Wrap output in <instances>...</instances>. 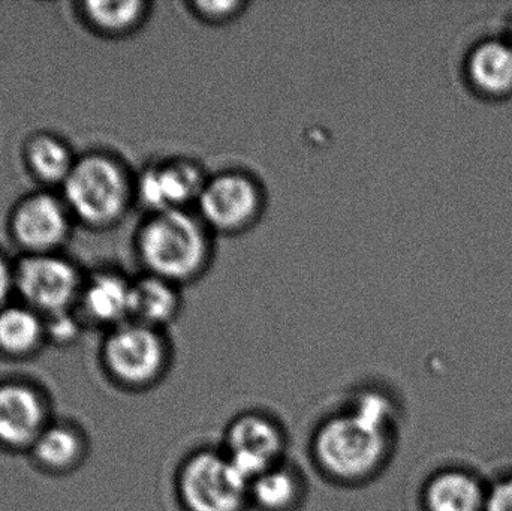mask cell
Segmentation results:
<instances>
[{
    "instance_id": "1",
    "label": "cell",
    "mask_w": 512,
    "mask_h": 511,
    "mask_svg": "<svg viewBox=\"0 0 512 511\" xmlns=\"http://www.w3.org/2000/svg\"><path fill=\"white\" fill-rule=\"evenodd\" d=\"M399 419V404L390 393L361 390L316 426L310 440L316 470L346 488L372 482L396 452Z\"/></svg>"
},
{
    "instance_id": "2",
    "label": "cell",
    "mask_w": 512,
    "mask_h": 511,
    "mask_svg": "<svg viewBox=\"0 0 512 511\" xmlns=\"http://www.w3.org/2000/svg\"><path fill=\"white\" fill-rule=\"evenodd\" d=\"M212 234L192 210L150 213L138 233V255L149 275L182 287L209 269Z\"/></svg>"
},
{
    "instance_id": "3",
    "label": "cell",
    "mask_w": 512,
    "mask_h": 511,
    "mask_svg": "<svg viewBox=\"0 0 512 511\" xmlns=\"http://www.w3.org/2000/svg\"><path fill=\"white\" fill-rule=\"evenodd\" d=\"M183 511H248L249 480L221 447H201L180 462L174 479Z\"/></svg>"
},
{
    "instance_id": "4",
    "label": "cell",
    "mask_w": 512,
    "mask_h": 511,
    "mask_svg": "<svg viewBox=\"0 0 512 511\" xmlns=\"http://www.w3.org/2000/svg\"><path fill=\"white\" fill-rule=\"evenodd\" d=\"M108 371L123 386L147 390L167 378L173 347L164 330L137 321L116 327L104 350Z\"/></svg>"
},
{
    "instance_id": "5",
    "label": "cell",
    "mask_w": 512,
    "mask_h": 511,
    "mask_svg": "<svg viewBox=\"0 0 512 511\" xmlns=\"http://www.w3.org/2000/svg\"><path fill=\"white\" fill-rule=\"evenodd\" d=\"M66 198L84 221L111 224L125 213L132 189L126 171L107 156H89L65 180Z\"/></svg>"
},
{
    "instance_id": "6",
    "label": "cell",
    "mask_w": 512,
    "mask_h": 511,
    "mask_svg": "<svg viewBox=\"0 0 512 511\" xmlns=\"http://www.w3.org/2000/svg\"><path fill=\"white\" fill-rule=\"evenodd\" d=\"M197 213L212 233H245L265 209V192L252 174L224 170L207 177L198 198Z\"/></svg>"
},
{
    "instance_id": "7",
    "label": "cell",
    "mask_w": 512,
    "mask_h": 511,
    "mask_svg": "<svg viewBox=\"0 0 512 511\" xmlns=\"http://www.w3.org/2000/svg\"><path fill=\"white\" fill-rule=\"evenodd\" d=\"M221 449L251 482L288 459V434L282 422L271 414L243 411L228 423Z\"/></svg>"
},
{
    "instance_id": "8",
    "label": "cell",
    "mask_w": 512,
    "mask_h": 511,
    "mask_svg": "<svg viewBox=\"0 0 512 511\" xmlns=\"http://www.w3.org/2000/svg\"><path fill=\"white\" fill-rule=\"evenodd\" d=\"M207 174L185 156L161 159L140 174L135 186L138 201L150 213L191 210L206 185Z\"/></svg>"
},
{
    "instance_id": "9",
    "label": "cell",
    "mask_w": 512,
    "mask_h": 511,
    "mask_svg": "<svg viewBox=\"0 0 512 511\" xmlns=\"http://www.w3.org/2000/svg\"><path fill=\"white\" fill-rule=\"evenodd\" d=\"M489 479L468 465H445L433 471L420 491L421 511H484Z\"/></svg>"
},
{
    "instance_id": "10",
    "label": "cell",
    "mask_w": 512,
    "mask_h": 511,
    "mask_svg": "<svg viewBox=\"0 0 512 511\" xmlns=\"http://www.w3.org/2000/svg\"><path fill=\"white\" fill-rule=\"evenodd\" d=\"M18 285L27 300L50 312L65 309L78 287L74 267L59 258L36 257L24 261Z\"/></svg>"
},
{
    "instance_id": "11",
    "label": "cell",
    "mask_w": 512,
    "mask_h": 511,
    "mask_svg": "<svg viewBox=\"0 0 512 511\" xmlns=\"http://www.w3.org/2000/svg\"><path fill=\"white\" fill-rule=\"evenodd\" d=\"M307 492L303 471L286 459L249 482V506L255 511H300Z\"/></svg>"
},
{
    "instance_id": "12",
    "label": "cell",
    "mask_w": 512,
    "mask_h": 511,
    "mask_svg": "<svg viewBox=\"0 0 512 511\" xmlns=\"http://www.w3.org/2000/svg\"><path fill=\"white\" fill-rule=\"evenodd\" d=\"M44 408L35 392L24 386L0 387V441L24 446L42 434Z\"/></svg>"
},
{
    "instance_id": "13",
    "label": "cell",
    "mask_w": 512,
    "mask_h": 511,
    "mask_svg": "<svg viewBox=\"0 0 512 511\" xmlns=\"http://www.w3.org/2000/svg\"><path fill=\"white\" fill-rule=\"evenodd\" d=\"M14 228L23 245L32 249H48L65 237L68 221L56 200L39 195L18 209Z\"/></svg>"
},
{
    "instance_id": "14",
    "label": "cell",
    "mask_w": 512,
    "mask_h": 511,
    "mask_svg": "<svg viewBox=\"0 0 512 511\" xmlns=\"http://www.w3.org/2000/svg\"><path fill=\"white\" fill-rule=\"evenodd\" d=\"M182 311L179 285L147 273L132 282L131 321L164 330Z\"/></svg>"
},
{
    "instance_id": "15",
    "label": "cell",
    "mask_w": 512,
    "mask_h": 511,
    "mask_svg": "<svg viewBox=\"0 0 512 511\" xmlns=\"http://www.w3.org/2000/svg\"><path fill=\"white\" fill-rule=\"evenodd\" d=\"M469 77L478 90L490 96L512 92V45L484 42L469 59Z\"/></svg>"
},
{
    "instance_id": "16",
    "label": "cell",
    "mask_w": 512,
    "mask_h": 511,
    "mask_svg": "<svg viewBox=\"0 0 512 511\" xmlns=\"http://www.w3.org/2000/svg\"><path fill=\"white\" fill-rule=\"evenodd\" d=\"M132 284L122 276L105 273L87 288L86 308L92 317L104 323L131 321Z\"/></svg>"
},
{
    "instance_id": "17",
    "label": "cell",
    "mask_w": 512,
    "mask_h": 511,
    "mask_svg": "<svg viewBox=\"0 0 512 511\" xmlns=\"http://www.w3.org/2000/svg\"><path fill=\"white\" fill-rule=\"evenodd\" d=\"M86 8L90 20L105 32L128 33L146 21L150 5L141 0H129V2H89Z\"/></svg>"
},
{
    "instance_id": "18",
    "label": "cell",
    "mask_w": 512,
    "mask_h": 511,
    "mask_svg": "<svg viewBox=\"0 0 512 511\" xmlns=\"http://www.w3.org/2000/svg\"><path fill=\"white\" fill-rule=\"evenodd\" d=\"M41 336V324L26 309H6L0 314V345L5 350L23 353L30 350Z\"/></svg>"
},
{
    "instance_id": "19",
    "label": "cell",
    "mask_w": 512,
    "mask_h": 511,
    "mask_svg": "<svg viewBox=\"0 0 512 511\" xmlns=\"http://www.w3.org/2000/svg\"><path fill=\"white\" fill-rule=\"evenodd\" d=\"M29 161L33 170L42 179L56 182L65 179L72 171L71 155L60 141L50 137H41L33 141L29 150Z\"/></svg>"
},
{
    "instance_id": "20",
    "label": "cell",
    "mask_w": 512,
    "mask_h": 511,
    "mask_svg": "<svg viewBox=\"0 0 512 511\" xmlns=\"http://www.w3.org/2000/svg\"><path fill=\"white\" fill-rule=\"evenodd\" d=\"M35 452L48 467H68L80 453V441L68 429H48L35 441Z\"/></svg>"
},
{
    "instance_id": "21",
    "label": "cell",
    "mask_w": 512,
    "mask_h": 511,
    "mask_svg": "<svg viewBox=\"0 0 512 511\" xmlns=\"http://www.w3.org/2000/svg\"><path fill=\"white\" fill-rule=\"evenodd\" d=\"M189 12L198 20L209 24H224L243 14L248 3L239 0H222V2H189Z\"/></svg>"
},
{
    "instance_id": "22",
    "label": "cell",
    "mask_w": 512,
    "mask_h": 511,
    "mask_svg": "<svg viewBox=\"0 0 512 511\" xmlns=\"http://www.w3.org/2000/svg\"><path fill=\"white\" fill-rule=\"evenodd\" d=\"M484 511H512V468L489 479Z\"/></svg>"
},
{
    "instance_id": "23",
    "label": "cell",
    "mask_w": 512,
    "mask_h": 511,
    "mask_svg": "<svg viewBox=\"0 0 512 511\" xmlns=\"http://www.w3.org/2000/svg\"><path fill=\"white\" fill-rule=\"evenodd\" d=\"M9 288H11V275L6 264L0 260V303L8 296Z\"/></svg>"
},
{
    "instance_id": "24",
    "label": "cell",
    "mask_w": 512,
    "mask_h": 511,
    "mask_svg": "<svg viewBox=\"0 0 512 511\" xmlns=\"http://www.w3.org/2000/svg\"><path fill=\"white\" fill-rule=\"evenodd\" d=\"M511 38H512V26H511Z\"/></svg>"
}]
</instances>
